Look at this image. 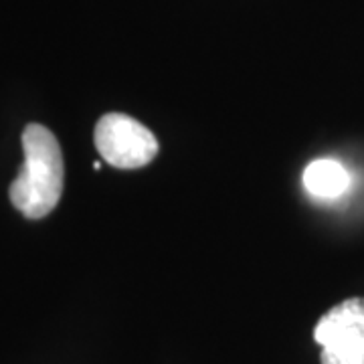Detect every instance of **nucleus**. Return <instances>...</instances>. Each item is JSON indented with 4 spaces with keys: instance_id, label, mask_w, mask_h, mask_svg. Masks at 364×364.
<instances>
[{
    "instance_id": "obj_1",
    "label": "nucleus",
    "mask_w": 364,
    "mask_h": 364,
    "mask_svg": "<svg viewBox=\"0 0 364 364\" xmlns=\"http://www.w3.org/2000/svg\"><path fill=\"white\" fill-rule=\"evenodd\" d=\"M25 164L14 178L9 196L26 219H43L59 205L65 182L63 152L55 134L41 124H28L23 132Z\"/></svg>"
},
{
    "instance_id": "obj_2",
    "label": "nucleus",
    "mask_w": 364,
    "mask_h": 364,
    "mask_svg": "<svg viewBox=\"0 0 364 364\" xmlns=\"http://www.w3.org/2000/svg\"><path fill=\"white\" fill-rule=\"evenodd\" d=\"M95 148L107 164L119 170L148 166L158 154V140L136 117L126 114H105L95 126Z\"/></svg>"
},
{
    "instance_id": "obj_3",
    "label": "nucleus",
    "mask_w": 364,
    "mask_h": 364,
    "mask_svg": "<svg viewBox=\"0 0 364 364\" xmlns=\"http://www.w3.org/2000/svg\"><path fill=\"white\" fill-rule=\"evenodd\" d=\"M314 340L322 364H364V298L336 304L318 320Z\"/></svg>"
},
{
    "instance_id": "obj_4",
    "label": "nucleus",
    "mask_w": 364,
    "mask_h": 364,
    "mask_svg": "<svg viewBox=\"0 0 364 364\" xmlns=\"http://www.w3.org/2000/svg\"><path fill=\"white\" fill-rule=\"evenodd\" d=\"M350 174L334 158H318L304 170V186L310 195L318 198H336L346 193Z\"/></svg>"
}]
</instances>
